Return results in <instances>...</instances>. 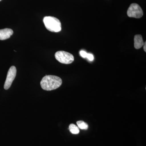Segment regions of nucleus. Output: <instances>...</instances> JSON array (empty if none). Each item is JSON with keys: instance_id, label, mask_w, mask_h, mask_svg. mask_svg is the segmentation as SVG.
<instances>
[{"instance_id": "f257e3e1", "label": "nucleus", "mask_w": 146, "mask_h": 146, "mask_svg": "<svg viewBox=\"0 0 146 146\" xmlns=\"http://www.w3.org/2000/svg\"><path fill=\"white\" fill-rule=\"evenodd\" d=\"M62 84V80L59 77L46 75L43 78L41 82L42 89L46 91H52L59 88Z\"/></svg>"}, {"instance_id": "f03ea898", "label": "nucleus", "mask_w": 146, "mask_h": 146, "mask_svg": "<svg viewBox=\"0 0 146 146\" xmlns=\"http://www.w3.org/2000/svg\"><path fill=\"white\" fill-rule=\"evenodd\" d=\"M45 27L47 30L52 32H58L61 30L60 21L55 17L46 16L43 19Z\"/></svg>"}, {"instance_id": "7ed1b4c3", "label": "nucleus", "mask_w": 146, "mask_h": 146, "mask_svg": "<svg viewBox=\"0 0 146 146\" xmlns=\"http://www.w3.org/2000/svg\"><path fill=\"white\" fill-rule=\"evenodd\" d=\"M56 59L60 63L65 64H71L74 61V56L70 53L59 51L55 54Z\"/></svg>"}, {"instance_id": "20e7f679", "label": "nucleus", "mask_w": 146, "mask_h": 146, "mask_svg": "<svg viewBox=\"0 0 146 146\" xmlns=\"http://www.w3.org/2000/svg\"><path fill=\"white\" fill-rule=\"evenodd\" d=\"M127 14V16L131 18H140L143 17V12L140 6L134 3L131 4L129 7Z\"/></svg>"}, {"instance_id": "39448f33", "label": "nucleus", "mask_w": 146, "mask_h": 146, "mask_svg": "<svg viewBox=\"0 0 146 146\" xmlns=\"http://www.w3.org/2000/svg\"><path fill=\"white\" fill-rule=\"evenodd\" d=\"M16 69L15 66H11L9 68L4 86L5 90H7L10 88L14 79L16 77Z\"/></svg>"}, {"instance_id": "423d86ee", "label": "nucleus", "mask_w": 146, "mask_h": 146, "mask_svg": "<svg viewBox=\"0 0 146 146\" xmlns=\"http://www.w3.org/2000/svg\"><path fill=\"white\" fill-rule=\"evenodd\" d=\"M13 30L10 29H4L0 30V40H4L10 38L13 35Z\"/></svg>"}, {"instance_id": "0eeeda50", "label": "nucleus", "mask_w": 146, "mask_h": 146, "mask_svg": "<svg viewBox=\"0 0 146 146\" xmlns=\"http://www.w3.org/2000/svg\"><path fill=\"white\" fill-rule=\"evenodd\" d=\"M134 46L136 49H139L143 46L145 42L141 35H136L134 38Z\"/></svg>"}, {"instance_id": "6e6552de", "label": "nucleus", "mask_w": 146, "mask_h": 146, "mask_svg": "<svg viewBox=\"0 0 146 146\" xmlns=\"http://www.w3.org/2000/svg\"><path fill=\"white\" fill-rule=\"evenodd\" d=\"M69 129L72 134H78L80 132L79 129L78 127L74 124H71L69 126Z\"/></svg>"}, {"instance_id": "1a4fd4ad", "label": "nucleus", "mask_w": 146, "mask_h": 146, "mask_svg": "<svg viewBox=\"0 0 146 146\" xmlns=\"http://www.w3.org/2000/svg\"><path fill=\"white\" fill-rule=\"evenodd\" d=\"M77 124L79 128L81 129H87L88 128V125L86 123L83 121H79L77 122Z\"/></svg>"}, {"instance_id": "9d476101", "label": "nucleus", "mask_w": 146, "mask_h": 146, "mask_svg": "<svg viewBox=\"0 0 146 146\" xmlns=\"http://www.w3.org/2000/svg\"><path fill=\"white\" fill-rule=\"evenodd\" d=\"M80 56H81L82 57L84 58H86L88 53H86V52L84 51L81 50L80 52Z\"/></svg>"}, {"instance_id": "9b49d317", "label": "nucleus", "mask_w": 146, "mask_h": 146, "mask_svg": "<svg viewBox=\"0 0 146 146\" xmlns=\"http://www.w3.org/2000/svg\"><path fill=\"white\" fill-rule=\"evenodd\" d=\"M86 58L90 61H93L94 59V56L93 54H87V56Z\"/></svg>"}, {"instance_id": "f8f14e48", "label": "nucleus", "mask_w": 146, "mask_h": 146, "mask_svg": "<svg viewBox=\"0 0 146 146\" xmlns=\"http://www.w3.org/2000/svg\"><path fill=\"white\" fill-rule=\"evenodd\" d=\"M146 42H145V44H144V45H143V48H144V51H145V52H146Z\"/></svg>"}, {"instance_id": "ddd939ff", "label": "nucleus", "mask_w": 146, "mask_h": 146, "mask_svg": "<svg viewBox=\"0 0 146 146\" xmlns=\"http://www.w3.org/2000/svg\"><path fill=\"white\" fill-rule=\"evenodd\" d=\"M1 1V0H0V1Z\"/></svg>"}]
</instances>
